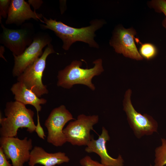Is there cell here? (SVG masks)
Returning <instances> with one entry per match:
<instances>
[{"label":"cell","instance_id":"obj_25","mask_svg":"<svg viewBox=\"0 0 166 166\" xmlns=\"http://www.w3.org/2000/svg\"></svg>","mask_w":166,"mask_h":166},{"label":"cell","instance_id":"obj_10","mask_svg":"<svg viewBox=\"0 0 166 166\" xmlns=\"http://www.w3.org/2000/svg\"><path fill=\"white\" fill-rule=\"evenodd\" d=\"M32 140L27 137L20 139L14 137H1L0 144L7 160L10 159L13 166H24L28 162Z\"/></svg>","mask_w":166,"mask_h":166},{"label":"cell","instance_id":"obj_16","mask_svg":"<svg viewBox=\"0 0 166 166\" xmlns=\"http://www.w3.org/2000/svg\"><path fill=\"white\" fill-rule=\"evenodd\" d=\"M161 144L155 150L154 166H164L166 165V139L161 138Z\"/></svg>","mask_w":166,"mask_h":166},{"label":"cell","instance_id":"obj_4","mask_svg":"<svg viewBox=\"0 0 166 166\" xmlns=\"http://www.w3.org/2000/svg\"><path fill=\"white\" fill-rule=\"evenodd\" d=\"M55 53L53 45L49 44L42 55L17 77L18 81L24 84L39 97L48 93L46 86L42 83V78L47 58L50 54Z\"/></svg>","mask_w":166,"mask_h":166},{"label":"cell","instance_id":"obj_17","mask_svg":"<svg viewBox=\"0 0 166 166\" xmlns=\"http://www.w3.org/2000/svg\"><path fill=\"white\" fill-rule=\"evenodd\" d=\"M139 52L143 58L150 60L156 55L157 50L156 47L153 44L150 43H145L141 44Z\"/></svg>","mask_w":166,"mask_h":166},{"label":"cell","instance_id":"obj_8","mask_svg":"<svg viewBox=\"0 0 166 166\" xmlns=\"http://www.w3.org/2000/svg\"><path fill=\"white\" fill-rule=\"evenodd\" d=\"M51 38L48 34L40 32L34 34L32 43L21 55H13L14 63L13 76L18 77L42 54L43 49L50 43Z\"/></svg>","mask_w":166,"mask_h":166},{"label":"cell","instance_id":"obj_20","mask_svg":"<svg viewBox=\"0 0 166 166\" xmlns=\"http://www.w3.org/2000/svg\"><path fill=\"white\" fill-rule=\"evenodd\" d=\"M11 0H0V18L7 17Z\"/></svg>","mask_w":166,"mask_h":166},{"label":"cell","instance_id":"obj_18","mask_svg":"<svg viewBox=\"0 0 166 166\" xmlns=\"http://www.w3.org/2000/svg\"><path fill=\"white\" fill-rule=\"evenodd\" d=\"M152 6L157 11L163 13L165 15V18L163 21L162 24L166 28V1L157 0L153 1Z\"/></svg>","mask_w":166,"mask_h":166},{"label":"cell","instance_id":"obj_6","mask_svg":"<svg viewBox=\"0 0 166 166\" xmlns=\"http://www.w3.org/2000/svg\"><path fill=\"white\" fill-rule=\"evenodd\" d=\"M99 121L97 115L86 116L81 114L77 119L69 122L63 129L67 141L73 145L87 146L92 136L90 131Z\"/></svg>","mask_w":166,"mask_h":166},{"label":"cell","instance_id":"obj_19","mask_svg":"<svg viewBox=\"0 0 166 166\" xmlns=\"http://www.w3.org/2000/svg\"><path fill=\"white\" fill-rule=\"evenodd\" d=\"M79 163L82 166H109L93 160L88 156H86L81 159Z\"/></svg>","mask_w":166,"mask_h":166},{"label":"cell","instance_id":"obj_23","mask_svg":"<svg viewBox=\"0 0 166 166\" xmlns=\"http://www.w3.org/2000/svg\"><path fill=\"white\" fill-rule=\"evenodd\" d=\"M28 2L33 6L35 10L39 8L43 3L41 0H29Z\"/></svg>","mask_w":166,"mask_h":166},{"label":"cell","instance_id":"obj_14","mask_svg":"<svg viewBox=\"0 0 166 166\" xmlns=\"http://www.w3.org/2000/svg\"><path fill=\"white\" fill-rule=\"evenodd\" d=\"M69 160L64 152L49 153L41 147L36 146L30 152L28 164L30 166H34L38 164L44 166H54L68 163Z\"/></svg>","mask_w":166,"mask_h":166},{"label":"cell","instance_id":"obj_5","mask_svg":"<svg viewBox=\"0 0 166 166\" xmlns=\"http://www.w3.org/2000/svg\"><path fill=\"white\" fill-rule=\"evenodd\" d=\"M131 90H127L123 102V110L125 112L127 121L135 136L140 138L157 132V122L151 116L137 112L133 107L131 100Z\"/></svg>","mask_w":166,"mask_h":166},{"label":"cell","instance_id":"obj_9","mask_svg":"<svg viewBox=\"0 0 166 166\" xmlns=\"http://www.w3.org/2000/svg\"><path fill=\"white\" fill-rule=\"evenodd\" d=\"M3 31L0 35V42L9 49L13 55L19 56L32 42L34 35L31 24L24 25L21 29H10L1 23Z\"/></svg>","mask_w":166,"mask_h":166},{"label":"cell","instance_id":"obj_13","mask_svg":"<svg viewBox=\"0 0 166 166\" xmlns=\"http://www.w3.org/2000/svg\"><path fill=\"white\" fill-rule=\"evenodd\" d=\"M43 17L42 14L33 11L30 7V4L25 0H12L6 24H14L19 26L26 20L31 18L37 21L39 20L43 23V21L41 20Z\"/></svg>","mask_w":166,"mask_h":166},{"label":"cell","instance_id":"obj_24","mask_svg":"<svg viewBox=\"0 0 166 166\" xmlns=\"http://www.w3.org/2000/svg\"><path fill=\"white\" fill-rule=\"evenodd\" d=\"M0 57L6 61L5 57H4L3 54L5 51V48L4 46H1L0 48Z\"/></svg>","mask_w":166,"mask_h":166},{"label":"cell","instance_id":"obj_3","mask_svg":"<svg viewBox=\"0 0 166 166\" xmlns=\"http://www.w3.org/2000/svg\"><path fill=\"white\" fill-rule=\"evenodd\" d=\"M93 63L94 65L93 68L84 69L81 67L82 62L80 61H72L63 69L58 72L57 85L69 89L75 85L82 84L92 90H95V87L92 83V79L94 76L100 74L104 69L101 59L94 61Z\"/></svg>","mask_w":166,"mask_h":166},{"label":"cell","instance_id":"obj_22","mask_svg":"<svg viewBox=\"0 0 166 166\" xmlns=\"http://www.w3.org/2000/svg\"><path fill=\"white\" fill-rule=\"evenodd\" d=\"M2 148L0 147V166H12L8 161Z\"/></svg>","mask_w":166,"mask_h":166},{"label":"cell","instance_id":"obj_11","mask_svg":"<svg viewBox=\"0 0 166 166\" xmlns=\"http://www.w3.org/2000/svg\"><path fill=\"white\" fill-rule=\"evenodd\" d=\"M136 34L132 29L119 28L116 31L110 43L117 53L137 60H142L143 58L139 52L134 42Z\"/></svg>","mask_w":166,"mask_h":166},{"label":"cell","instance_id":"obj_21","mask_svg":"<svg viewBox=\"0 0 166 166\" xmlns=\"http://www.w3.org/2000/svg\"><path fill=\"white\" fill-rule=\"evenodd\" d=\"M37 113V124L36 125L35 131L40 138L43 139H45V135L43 129L40 124L38 113Z\"/></svg>","mask_w":166,"mask_h":166},{"label":"cell","instance_id":"obj_12","mask_svg":"<svg viewBox=\"0 0 166 166\" xmlns=\"http://www.w3.org/2000/svg\"><path fill=\"white\" fill-rule=\"evenodd\" d=\"M101 134L97 140L92 137L87 145L85 151L88 153L94 152L98 155L101 159V163L109 166H124V160L121 155L116 158L111 156L108 153L106 147L107 142L110 137L108 130L102 127Z\"/></svg>","mask_w":166,"mask_h":166},{"label":"cell","instance_id":"obj_7","mask_svg":"<svg viewBox=\"0 0 166 166\" xmlns=\"http://www.w3.org/2000/svg\"><path fill=\"white\" fill-rule=\"evenodd\" d=\"M74 119L64 105L54 109L44 124L48 131L47 142L56 147L61 146L66 143L67 141L63 128L68 121Z\"/></svg>","mask_w":166,"mask_h":166},{"label":"cell","instance_id":"obj_1","mask_svg":"<svg viewBox=\"0 0 166 166\" xmlns=\"http://www.w3.org/2000/svg\"><path fill=\"white\" fill-rule=\"evenodd\" d=\"M43 18V23L45 24L40 25L41 29H49L54 31L62 41V48L65 50H68L73 43L78 41L87 43L92 47H97L94 37L95 31L103 25L102 21H95L89 26L77 28L69 26L55 19H48L44 17Z\"/></svg>","mask_w":166,"mask_h":166},{"label":"cell","instance_id":"obj_15","mask_svg":"<svg viewBox=\"0 0 166 166\" xmlns=\"http://www.w3.org/2000/svg\"><path fill=\"white\" fill-rule=\"evenodd\" d=\"M10 90L14 95L16 101L24 105H30L34 106L37 113L41 110V105L44 104L47 100L44 98L38 97L31 90L28 89L24 84L18 81L14 84Z\"/></svg>","mask_w":166,"mask_h":166},{"label":"cell","instance_id":"obj_2","mask_svg":"<svg viewBox=\"0 0 166 166\" xmlns=\"http://www.w3.org/2000/svg\"><path fill=\"white\" fill-rule=\"evenodd\" d=\"M4 112L6 117L0 118L1 137H15L21 128H26L30 133L35 131L34 112L24 104L16 101L7 102Z\"/></svg>","mask_w":166,"mask_h":166}]
</instances>
